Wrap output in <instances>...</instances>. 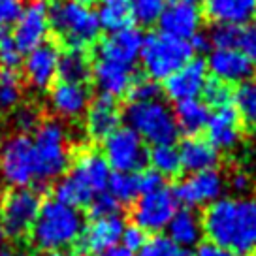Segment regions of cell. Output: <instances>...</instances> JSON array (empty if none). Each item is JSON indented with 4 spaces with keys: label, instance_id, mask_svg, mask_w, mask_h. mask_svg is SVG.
<instances>
[{
    "label": "cell",
    "instance_id": "19",
    "mask_svg": "<svg viewBox=\"0 0 256 256\" xmlns=\"http://www.w3.org/2000/svg\"><path fill=\"white\" fill-rule=\"evenodd\" d=\"M208 72L215 80L222 81L226 85L230 83H245L252 80L254 68L248 62V58L243 55L241 49H213L209 53L208 60Z\"/></svg>",
    "mask_w": 256,
    "mask_h": 256
},
{
    "label": "cell",
    "instance_id": "44",
    "mask_svg": "<svg viewBox=\"0 0 256 256\" xmlns=\"http://www.w3.org/2000/svg\"><path fill=\"white\" fill-rule=\"evenodd\" d=\"M120 241H122V247L128 248L130 252H136V250H140V248L144 247V243L147 241V238H145V232L144 230H140L138 226H124V232H122V236H120Z\"/></svg>",
    "mask_w": 256,
    "mask_h": 256
},
{
    "label": "cell",
    "instance_id": "21",
    "mask_svg": "<svg viewBox=\"0 0 256 256\" xmlns=\"http://www.w3.org/2000/svg\"><path fill=\"white\" fill-rule=\"evenodd\" d=\"M208 142L216 151H230L241 140V117L234 106L215 110L208 120Z\"/></svg>",
    "mask_w": 256,
    "mask_h": 256
},
{
    "label": "cell",
    "instance_id": "2",
    "mask_svg": "<svg viewBox=\"0 0 256 256\" xmlns=\"http://www.w3.org/2000/svg\"><path fill=\"white\" fill-rule=\"evenodd\" d=\"M112 168L102 152L83 147L72 160L70 174L55 184V200L70 208L88 206L98 194L106 192Z\"/></svg>",
    "mask_w": 256,
    "mask_h": 256
},
{
    "label": "cell",
    "instance_id": "1",
    "mask_svg": "<svg viewBox=\"0 0 256 256\" xmlns=\"http://www.w3.org/2000/svg\"><path fill=\"white\" fill-rule=\"evenodd\" d=\"M202 230L215 245L238 256L256 252V198H220L208 206Z\"/></svg>",
    "mask_w": 256,
    "mask_h": 256
},
{
    "label": "cell",
    "instance_id": "33",
    "mask_svg": "<svg viewBox=\"0 0 256 256\" xmlns=\"http://www.w3.org/2000/svg\"><path fill=\"white\" fill-rule=\"evenodd\" d=\"M23 96L21 80L14 70H0V112H14Z\"/></svg>",
    "mask_w": 256,
    "mask_h": 256
},
{
    "label": "cell",
    "instance_id": "54",
    "mask_svg": "<svg viewBox=\"0 0 256 256\" xmlns=\"http://www.w3.org/2000/svg\"><path fill=\"white\" fill-rule=\"evenodd\" d=\"M254 21H256V16H254Z\"/></svg>",
    "mask_w": 256,
    "mask_h": 256
},
{
    "label": "cell",
    "instance_id": "30",
    "mask_svg": "<svg viewBox=\"0 0 256 256\" xmlns=\"http://www.w3.org/2000/svg\"><path fill=\"white\" fill-rule=\"evenodd\" d=\"M100 26L108 32H115L128 26L130 14H128V0H100L98 10Z\"/></svg>",
    "mask_w": 256,
    "mask_h": 256
},
{
    "label": "cell",
    "instance_id": "3",
    "mask_svg": "<svg viewBox=\"0 0 256 256\" xmlns=\"http://www.w3.org/2000/svg\"><path fill=\"white\" fill-rule=\"evenodd\" d=\"M83 215L80 209L70 208L58 200H46L30 230L32 243L40 250H62L74 245L83 230Z\"/></svg>",
    "mask_w": 256,
    "mask_h": 256
},
{
    "label": "cell",
    "instance_id": "24",
    "mask_svg": "<svg viewBox=\"0 0 256 256\" xmlns=\"http://www.w3.org/2000/svg\"><path fill=\"white\" fill-rule=\"evenodd\" d=\"M206 16L216 24L241 26L256 16V0H204Z\"/></svg>",
    "mask_w": 256,
    "mask_h": 256
},
{
    "label": "cell",
    "instance_id": "17",
    "mask_svg": "<svg viewBox=\"0 0 256 256\" xmlns=\"http://www.w3.org/2000/svg\"><path fill=\"white\" fill-rule=\"evenodd\" d=\"M144 38V32L138 26H124L120 30L110 32L98 44V49H96L98 58L124 64V66H134V62L142 55Z\"/></svg>",
    "mask_w": 256,
    "mask_h": 256
},
{
    "label": "cell",
    "instance_id": "45",
    "mask_svg": "<svg viewBox=\"0 0 256 256\" xmlns=\"http://www.w3.org/2000/svg\"><path fill=\"white\" fill-rule=\"evenodd\" d=\"M240 49L243 51V55L248 58V62L252 64V68L256 70V26L243 28Z\"/></svg>",
    "mask_w": 256,
    "mask_h": 256
},
{
    "label": "cell",
    "instance_id": "34",
    "mask_svg": "<svg viewBox=\"0 0 256 256\" xmlns=\"http://www.w3.org/2000/svg\"><path fill=\"white\" fill-rule=\"evenodd\" d=\"M164 6L166 0H128V14L138 26H151L158 23Z\"/></svg>",
    "mask_w": 256,
    "mask_h": 256
},
{
    "label": "cell",
    "instance_id": "8",
    "mask_svg": "<svg viewBox=\"0 0 256 256\" xmlns=\"http://www.w3.org/2000/svg\"><path fill=\"white\" fill-rule=\"evenodd\" d=\"M0 174L14 188L36 183V158L30 136L14 134L0 145Z\"/></svg>",
    "mask_w": 256,
    "mask_h": 256
},
{
    "label": "cell",
    "instance_id": "15",
    "mask_svg": "<svg viewBox=\"0 0 256 256\" xmlns=\"http://www.w3.org/2000/svg\"><path fill=\"white\" fill-rule=\"evenodd\" d=\"M12 28L16 44L21 51H32L34 48L42 46L49 34V4L46 0H30L26 4L21 17Z\"/></svg>",
    "mask_w": 256,
    "mask_h": 256
},
{
    "label": "cell",
    "instance_id": "43",
    "mask_svg": "<svg viewBox=\"0 0 256 256\" xmlns=\"http://www.w3.org/2000/svg\"><path fill=\"white\" fill-rule=\"evenodd\" d=\"M164 186V177H160L156 172L151 168L144 170L142 174H138V188H140V196L142 194H149Z\"/></svg>",
    "mask_w": 256,
    "mask_h": 256
},
{
    "label": "cell",
    "instance_id": "28",
    "mask_svg": "<svg viewBox=\"0 0 256 256\" xmlns=\"http://www.w3.org/2000/svg\"><path fill=\"white\" fill-rule=\"evenodd\" d=\"M56 76L60 78V81H66V83L85 85L92 78V64L85 49L68 48L64 53H60Z\"/></svg>",
    "mask_w": 256,
    "mask_h": 256
},
{
    "label": "cell",
    "instance_id": "37",
    "mask_svg": "<svg viewBox=\"0 0 256 256\" xmlns=\"http://www.w3.org/2000/svg\"><path fill=\"white\" fill-rule=\"evenodd\" d=\"M202 94L206 98L204 104L208 106V108L211 106L215 110H220V108H226V106H232L234 92L232 88H230V85H226V83L215 80V78H209Z\"/></svg>",
    "mask_w": 256,
    "mask_h": 256
},
{
    "label": "cell",
    "instance_id": "12",
    "mask_svg": "<svg viewBox=\"0 0 256 256\" xmlns=\"http://www.w3.org/2000/svg\"><path fill=\"white\" fill-rule=\"evenodd\" d=\"M122 232L124 220L120 215L90 218V222L83 226L76 241V256H98L117 247V241H120Z\"/></svg>",
    "mask_w": 256,
    "mask_h": 256
},
{
    "label": "cell",
    "instance_id": "5",
    "mask_svg": "<svg viewBox=\"0 0 256 256\" xmlns=\"http://www.w3.org/2000/svg\"><path fill=\"white\" fill-rule=\"evenodd\" d=\"M49 26L74 49L88 48L102 30L94 10L74 0H53L49 4Z\"/></svg>",
    "mask_w": 256,
    "mask_h": 256
},
{
    "label": "cell",
    "instance_id": "42",
    "mask_svg": "<svg viewBox=\"0 0 256 256\" xmlns=\"http://www.w3.org/2000/svg\"><path fill=\"white\" fill-rule=\"evenodd\" d=\"M24 6V0H0V28L14 26L23 14Z\"/></svg>",
    "mask_w": 256,
    "mask_h": 256
},
{
    "label": "cell",
    "instance_id": "13",
    "mask_svg": "<svg viewBox=\"0 0 256 256\" xmlns=\"http://www.w3.org/2000/svg\"><path fill=\"white\" fill-rule=\"evenodd\" d=\"M202 10L194 0H166L158 19L160 32L177 38V40H190L202 26Z\"/></svg>",
    "mask_w": 256,
    "mask_h": 256
},
{
    "label": "cell",
    "instance_id": "11",
    "mask_svg": "<svg viewBox=\"0 0 256 256\" xmlns=\"http://www.w3.org/2000/svg\"><path fill=\"white\" fill-rule=\"evenodd\" d=\"M177 202L174 188L162 186L158 190L142 194L132 208V220L144 232L156 234L164 228H168L170 220L177 213Z\"/></svg>",
    "mask_w": 256,
    "mask_h": 256
},
{
    "label": "cell",
    "instance_id": "25",
    "mask_svg": "<svg viewBox=\"0 0 256 256\" xmlns=\"http://www.w3.org/2000/svg\"><path fill=\"white\" fill-rule=\"evenodd\" d=\"M177 151H179V158H181V170L190 172V174L215 170L218 158H220L215 147L200 136L186 138Z\"/></svg>",
    "mask_w": 256,
    "mask_h": 256
},
{
    "label": "cell",
    "instance_id": "49",
    "mask_svg": "<svg viewBox=\"0 0 256 256\" xmlns=\"http://www.w3.org/2000/svg\"><path fill=\"white\" fill-rule=\"evenodd\" d=\"M98 256H134V252H130L128 248H124L122 245L120 247H113L110 248V250H106V252H102V254Z\"/></svg>",
    "mask_w": 256,
    "mask_h": 256
},
{
    "label": "cell",
    "instance_id": "52",
    "mask_svg": "<svg viewBox=\"0 0 256 256\" xmlns=\"http://www.w3.org/2000/svg\"><path fill=\"white\" fill-rule=\"evenodd\" d=\"M74 2H78V4H83V6H88V8H90L94 0H74Z\"/></svg>",
    "mask_w": 256,
    "mask_h": 256
},
{
    "label": "cell",
    "instance_id": "55",
    "mask_svg": "<svg viewBox=\"0 0 256 256\" xmlns=\"http://www.w3.org/2000/svg\"><path fill=\"white\" fill-rule=\"evenodd\" d=\"M194 2H198V0H194Z\"/></svg>",
    "mask_w": 256,
    "mask_h": 256
},
{
    "label": "cell",
    "instance_id": "26",
    "mask_svg": "<svg viewBox=\"0 0 256 256\" xmlns=\"http://www.w3.org/2000/svg\"><path fill=\"white\" fill-rule=\"evenodd\" d=\"M202 234V218L194 209H177V213L168 224V238L183 248L198 245Z\"/></svg>",
    "mask_w": 256,
    "mask_h": 256
},
{
    "label": "cell",
    "instance_id": "27",
    "mask_svg": "<svg viewBox=\"0 0 256 256\" xmlns=\"http://www.w3.org/2000/svg\"><path fill=\"white\" fill-rule=\"evenodd\" d=\"M174 117H176L177 130L181 134H184L186 138H196L202 130H206L211 112L202 100L196 98V100H186V102L176 104Z\"/></svg>",
    "mask_w": 256,
    "mask_h": 256
},
{
    "label": "cell",
    "instance_id": "7",
    "mask_svg": "<svg viewBox=\"0 0 256 256\" xmlns=\"http://www.w3.org/2000/svg\"><path fill=\"white\" fill-rule=\"evenodd\" d=\"M142 64L147 78L152 81H166L192 58V49L186 40H177L162 32H152L144 38Z\"/></svg>",
    "mask_w": 256,
    "mask_h": 256
},
{
    "label": "cell",
    "instance_id": "39",
    "mask_svg": "<svg viewBox=\"0 0 256 256\" xmlns=\"http://www.w3.org/2000/svg\"><path fill=\"white\" fill-rule=\"evenodd\" d=\"M14 124L17 128V134H24L28 136L30 132H36L38 126L42 124L40 110L36 106H17L14 110Z\"/></svg>",
    "mask_w": 256,
    "mask_h": 256
},
{
    "label": "cell",
    "instance_id": "18",
    "mask_svg": "<svg viewBox=\"0 0 256 256\" xmlns=\"http://www.w3.org/2000/svg\"><path fill=\"white\" fill-rule=\"evenodd\" d=\"M58 56L60 51L55 44L44 42L42 46L34 48L26 53L23 60L24 78L28 85L36 90H48L56 78V68H58Z\"/></svg>",
    "mask_w": 256,
    "mask_h": 256
},
{
    "label": "cell",
    "instance_id": "50",
    "mask_svg": "<svg viewBox=\"0 0 256 256\" xmlns=\"http://www.w3.org/2000/svg\"><path fill=\"white\" fill-rule=\"evenodd\" d=\"M0 256H17V252H16V248L4 245V247H0Z\"/></svg>",
    "mask_w": 256,
    "mask_h": 256
},
{
    "label": "cell",
    "instance_id": "38",
    "mask_svg": "<svg viewBox=\"0 0 256 256\" xmlns=\"http://www.w3.org/2000/svg\"><path fill=\"white\" fill-rule=\"evenodd\" d=\"M241 26H232V24H215L213 30L209 32V40L215 49H240Z\"/></svg>",
    "mask_w": 256,
    "mask_h": 256
},
{
    "label": "cell",
    "instance_id": "35",
    "mask_svg": "<svg viewBox=\"0 0 256 256\" xmlns=\"http://www.w3.org/2000/svg\"><path fill=\"white\" fill-rule=\"evenodd\" d=\"M23 64V51L16 44L12 28H0V66L2 70H14Z\"/></svg>",
    "mask_w": 256,
    "mask_h": 256
},
{
    "label": "cell",
    "instance_id": "20",
    "mask_svg": "<svg viewBox=\"0 0 256 256\" xmlns=\"http://www.w3.org/2000/svg\"><path fill=\"white\" fill-rule=\"evenodd\" d=\"M122 113L115 100L108 96H100L94 102H90L85 112V130L87 136L94 142H104L120 128Z\"/></svg>",
    "mask_w": 256,
    "mask_h": 256
},
{
    "label": "cell",
    "instance_id": "22",
    "mask_svg": "<svg viewBox=\"0 0 256 256\" xmlns=\"http://www.w3.org/2000/svg\"><path fill=\"white\" fill-rule=\"evenodd\" d=\"M49 104L58 117L78 119L87 112L88 104H90V92H88L87 85L58 81L51 88Z\"/></svg>",
    "mask_w": 256,
    "mask_h": 256
},
{
    "label": "cell",
    "instance_id": "9",
    "mask_svg": "<svg viewBox=\"0 0 256 256\" xmlns=\"http://www.w3.org/2000/svg\"><path fill=\"white\" fill-rule=\"evenodd\" d=\"M40 194L32 188H14L0 202L2 232L10 238H23L30 234L40 213Z\"/></svg>",
    "mask_w": 256,
    "mask_h": 256
},
{
    "label": "cell",
    "instance_id": "6",
    "mask_svg": "<svg viewBox=\"0 0 256 256\" xmlns=\"http://www.w3.org/2000/svg\"><path fill=\"white\" fill-rule=\"evenodd\" d=\"M122 119L126 120L128 128H132L138 136L152 147L174 145L179 136L174 110H170V106L160 100L128 104Z\"/></svg>",
    "mask_w": 256,
    "mask_h": 256
},
{
    "label": "cell",
    "instance_id": "31",
    "mask_svg": "<svg viewBox=\"0 0 256 256\" xmlns=\"http://www.w3.org/2000/svg\"><path fill=\"white\" fill-rule=\"evenodd\" d=\"M236 110L240 113L241 122L256 128V78L241 83L234 92Z\"/></svg>",
    "mask_w": 256,
    "mask_h": 256
},
{
    "label": "cell",
    "instance_id": "53",
    "mask_svg": "<svg viewBox=\"0 0 256 256\" xmlns=\"http://www.w3.org/2000/svg\"><path fill=\"white\" fill-rule=\"evenodd\" d=\"M2 236H4V232H2V222H0V238H2Z\"/></svg>",
    "mask_w": 256,
    "mask_h": 256
},
{
    "label": "cell",
    "instance_id": "47",
    "mask_svg": "<svg viewBox=\"0 0 256 256\" xmlns=\"http://www.w3.org/2000/svg\"><path fill=\"white\" fill-rule=\"evenodd\" d=\"M188 46H190L192 53L196 51V53H206L211 49V40H209V34H204V32H196L194 36H192L190 40H188Z\"/></svg>",
    "mask_w": 256,
    "mask_h": 256
},
{
    "label": "cell",
    "instance_id": "14",
    "mask_svg": "<svg viewBox=\"0 0 256 256\" xmlns=\"http://www.w3.org/2000/svg\"><path fill=\"white\" fill-rule=\"evenodd\" d=\"M224 192V179L216 170L190 174L184 181L174 188L177 202H181L184 208H202L211 206L216 200H220V194Z\"/></svg>",
    "mask_w": 256,
    "mask_h": 256
},
{
    "label": "cell",
    "instance_id": "32",
    "mask_svg": "<svg viewBox=\"0 0 256 256\" xmlns=\"http://www.w3.org/2000/svg\"><path fill=\"white\" fill-rule=\"evenodd\" d=\"M108 194L112 196L117 204H130L140 198V188H138V176L136 174H119L115 172L110 177L108 183Z\"/></svg>",
    "mask_w": 256,
    "mask_h": 256
},
{
    "label": "cell",
    "instance_id": "51",
    "mask_svg": "<svg viewBox=\"0 0 256 256\" xmlns=\"http://www.w3.org/2000/svg\"><path fill=\"white\" fill-rule=\"evenodd\" d=\"M46 256H70V254L64 252V250H51V252H48Z\"/></svg>",
    "mask_w": 256,
    "mask_h": 256
},
{
    "label": "cell",
    "instance_id": "4",
    "mask_svg": "<svg viewBox=\"0 0 256 256\" xmlns=\"http://www.w3.org/2000/svg\"><path fill=\"white\" fill-rule=\"evenodd\" d=\"M36 158V181L49 183L62 176L70 166V142L68 130L56 119L44 120L32 140Z\"/></svg>",
    "mask_w": 256,
    "mask_h": 256
},
{
    "label": "cell",
    "instance_id": "10",
    "mask_svg": "<svg viewBox=\"0 0 256 256\" xmlns=\"http://www.w3.org/2000/svg\"><path fill=\"white\" fill-rule=\"evenodd\" d=\"M106 162L119 174H134L144 170L149 158V149L145 142L138 136L132 128L120 126L112 136L104 140L102 149Z\"/></svg>",
    "mask_w": 256,
    "mask_h": 256
},
{
    "label": "cell",
    "instance_id": "36",
    "mask_svg": "<svg viewBox=\"0 0 256 256\" xmlns=\"http://www.w3.org/2000/svg\"><path fill=\"white\" fill-rule=\"evenodd\" d=\"M138 252H140L138 256H190L186 248L179 247L168 236H158V234L152 238H147L144 247Z\"/></svg>",
    "mask_w": 256,
    "mask_h": 256
},
{
    "label": "cell",
    "instance_id": "16",
    "mask_svg": "<svg viewBox=\"0 0 256 256\" xmlns=\"http://www.w3.org/2000/svg\"><path fill=\"white\" fill-rule=\"evenodd\" d=\"M208 80V64L204 58L196 56L164 81V92L176 104L186 102V100H196L204 92Z\"/></svg>",
    "mask_w": 256,
    "mask_h": 256
},
{
    "label": "cell",
    "instance_id": "48",
    "mask_svg": "<svg viewBox=\"0 0 256 256\" xmlns=\"http://www.w3.org/2000/svg\"><path fill=\"white\" fill-rule=\"evenodd\" d=\"M230 186L234 188V192H238V194H245L248 190V186H250V179L247 177V174H243V172H236L230 179Z\"/></svg>",
    "mask_w": 256,
    "mask_h": 256
},
{
    "label": "cell",
    "instance_id": "23",
    "mask_svg": "<svg viewBox=\"0 0 256 256\" xmlns=\"http://www.w3.org/2000/svg\"><path fill=\"white\" fill-rule=\"evenodd\" d=\"M92 80L102 96L115 100L128 94V88L134 81V72H132V66L98 58L92 64Z\"/></svg>",
    "mask_w": 256,
    "mask_h": 256
},
{
    "label": "cell",
    "instance_id": "40",
    "mask_svg": "<svg viewBox=\"0 0 256 256\" xmlns=\"http://www.w3.org/2000/svg\"><path fill=\"white\" fill-rule=\"evenodd\" d=\"M158 94H160L158 83L149 80V78H134L132 85L128 88V98H130L134 104L158 100Z\"/></svg>",
    "mask_w": 256,
    "mask_h": 256
},
{
    "label": "cell",
    "instance_id": "29",
    "mask_svg": "<svg viewBox=\"0 0 256 256\" xmlns=\"http://www.w3.org/2000/svg\"><path fill=\"white\" fill-rule=\"evenodd\" d=\"M147 164H151V170L156 172L160 177H176L181 174V158L179 151L174 145H156L149 151Z\"/></svg>",
    "mask_w": 256,
    "mask_h": 256
},
{
    "label": "cell",
    "instance_id": "46",
    "mask_svg": "<svg viewBox=\"0 0 256 256\" xmlns=\"http://www.w3.org/2000/svg\"><path fill=\"white\" fill-rule=\"evenodd\" d=\"M194 256H238L236 252L228 250V248L220 247V245H215L211 241H206V243H200Z\"/></svg>",
    "mask_w": 256,
    "mask_h": 256
},
{
    "label": "cell",
    "instance_id": "41",
    "mask_svg": "<svg viewBox=\"0 0 256 256\" xmlns=\"http://www.w3.org/2000/svg\"><path fill=\"white\" fill-rule=\"evenodd\" d=\"M88 215H90V218H104V216L119 215V204L113 200L108 192H102L88 204Z\"/></svg>",
    "mask_w": 256,
    "mask_h": 256
}]
</instances>
